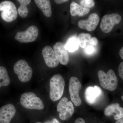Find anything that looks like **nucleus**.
Here are the masks:
<instances>
[{
  "instance_id": "1",
  "label": "nucleus",
  "mask_w": 123,
  "mask_h": 123,
  "mask_svg": "<svg viewBox=\"0 0 123 123\" xmlns=\"http://www.w3.org/2000/svg\"><path fill=\"white\" fill-rule=\"evenodd\" d=\"M65 82L63 78L59 74H55L50 81V97L54 102L59 100L63 96Z\"/></svg>"
},
{
  "instance_id": "2",
  "label": "nucleus",
  "mask_w": 123,
  "mask_h": 123,
  "mask_svg": "<svg viewBox=\"0 0 123 123\" xmlns=\"http://www.w3.org/2000/svg\"><path fill=\"white\" fill-rule=\"evenodd\" d=\"M20 103L23 107L29 110H42L44 108L42 99L32 92L23 94L20 98Z\"/></svg>"
},
{
  "instance_id": "3",
  "label": "nucleus",
  "mask_w": 123,
  "mask_h": 123,
  "mask_svg": "<svg viewBox=\"0 0 123 123\" xmlns=\"http://www.w3.org/2000/svg\"><path fill=\"white\" fill-rule=\"evenodd\" d=\"M100 85L104 89L110 91L116 89L118 85V79L114 71L110 69L106 73L102 70L98 73Z\"/></svg>"
},
{
  "instance_id": "4",
  "label": "nucleus",
  "mask_w": 123,
  "mask_h": 123,
  "mask_svg": "<svg viewBox=\"0 0 123 123\" xmlns=\"http://www.w3.org/2000/svg\"><path fill=\"white\" fill-rule=\"evenodd\" d=\"M13 70L18 79L22 82H27L31 79L33 70L24 60H20L17 62L13 66Z\"/></svg>"
},
{
  "instance_id": "5",
  "label": "nucleus",
  "mask_w": 123,
  "mask_h": 123,
  "mask_svg": "<svg viewBox=\"0 0 123 123\" xmlns=\"http://www.w3.org/2000/svg\"><path fill=\"white\" fill-rule=\"evenodd\" d=\"M0 11L2 20L6 22H12L17 18V8L13 2L10 1H4L1 2Z\"/></svg>"
},
{
  "instance_id": "6",
  "label": "nucleus",
  "mask_w": 123,
  "mask_h": 123,
  "mask_svg": "<svg viewBox=\"0 0 123 123\" xmlns=\"http://www.w3.org/2000/svg\"><path fill=\"white\" fill-rule=\"evenodd\" d=\"M57 111L59 117L62 120H66L72 116L74 112V108L72 103L69 101L66 97L62 98L57 106Z\"/></svg>"
},
{
  "instance_id": "7",
  "label": "nucleus",
  "mask_w": 123,
  "mask_h": 123,
  "mask_svg": "<svg viewBox=\"0 0 123 123\" xmlns=\"http://www.w3.org/2000/svg\"><path fill=\"white\" fill-rule=\"evenodd\" d=\"M122 18L118 14L114 13L104 15L101 20L100 27L101 30L106 33H110L115 25L119 24Z\"/></svg>"
},
{
  "instance_id": "8",
  "label": "nucleus",
  "mask_w": 123,
  "mask_h": 123,
  "mask_svg": "<svg viewBox=\"0 0 123 123\" xmlns=\"http://www.w3.org/2000/svg\"><path fill=\"white\" fill-rule=\"evenodd\" d=\"M39 31L34 25L29 27L26 30L17 33L14 39L22 43H29L34 42L37 38Z\"/></svg>"
},
{
  "instance_id": "9",
  "label": "nucleus",
  "mask_w": 123,
  "mask_h": 123,
  "mask_svg": "<svg viewBox=\"0 0 123 123\" xmlns=\"http://www.w3.org/2000/svg\"><path fill=\"white\" fill-rule=\"evenodd\" d=\"M81 85L78 79L75 77L70 78L69 81V92L70 99L75 106H78L81 104L79 92Z\"/></svg>"
},
{
  "instance_id": "10",
  "label": "nucleus",
  "mask_w": 123,
  "mask_h": 123,
  "mask_svg": "<svg viewBox=\"0 0 123 123\" xmlns=\"http://www.w3.org/2000/svg\"><path fill=\"white\" fill-rule=\"evenodd\" d=\"M42 55L45 63L48 67L55 68L59 65V60L55 51L50 46H47L43 49Z\"/></svg>"
},
{
  "instance_id": "11",
  "label": "nucleus",
  "mask_w": 123,
  "mask_h": 123,
  "mask_svg": "<svg viewBox=\"0 0 123 123\" xmlns=\"http://www.w3.org/2000/svg\"><path fill=\"white\" fill-rule=\"evenodd\" d=\"M99 21V18L98 15L97 13H93L90 14L86 20L79 21L78 25L80 29L91 31L95 30Z\"/></svg>"
},
{
  "instance_id": "12",
  "label": "nucleus",
  "mask_w": 123,
  "mask_h": 123,
  "mask_svg": "<svg viewBox=\"0 0 123 123\" xmlns=\"http://www.w3.org/2000/svg\"><path fill=\"white\" fill-rule=\"evenodd\" d=\"M102 95L101 88L98 86H88L85 92V98L89 104H94L100 98Z\"/></svg>"
},
{
  "instance_id": "13",
  "label": "nucleus",
  "mask_w": 123,
  "mask_h": 123,
  "mask_svg": "<svg viewBox=\"0 0 123 123\" xmlns=\"http://www.w3.org/2000/svg\"><path fill=\"white\" fill-rule=\"evenodd\" d=\"M16 109L11 104L2 106L0 108V123H10L15 115Z\"/></svg>"
},
{
  "instance_id": "14",
  "label": "nucleus",
  "mask_w": 123,
  "mask_h": 123,
  "mask_svg": "<svg viewBox=\"0 0 123 123\" xmlns=\"http://www.w3.org/2000/svg\"><path fill=\"white\" fill-rule=\"evenodd\" d=\"M53 48L60 64L63 65L68 64L69 61V55L68 51L65 47L64 44L61 42H57L53 46Z\"/></svg>"
},
{
  "instance_id": "15",
  "label": "nucleus",
  "mask_w": 123,
  "mask_h": 123,
  "mask_svg": "<svg viewBox=\"0 0 123 123\" xmlns=\"http://www.w3.org/2000/svg\"><path fill=\"white\" fill-rule=\"evenodd\" d=\"M104 114L106 116H113L114 119L118 120L123 118V108L119 103L112 104L106 107Z\"/></svg>"
},
{
  "instance_id": "16",
  "label": "nucleus",
  "mask_w": 123,
  "mask_h": 123,
  "mask_svg": "<svg viewBox=\"0 0 123 123\" xmlns=\"http://www.w3.org/2000/svg\"><path fill=\"white\" fill-rule=\"evenodd\" d=\"M70 12L71 15L73 17L78 15L82 17L89 12L90 10L75 2H73L70 5Z\"/></svg>"
},
{
  "instance_id": "17",
  "label": "nucleus",
  "mask_w": 123,
  "mask_h": 123,
  "mask_svg": "<svg viewBox=\"0 0 123 123\" xmlns=\"http://www.w3.org/2000/svg\"><path fill=\"white\" fill-rule=\"evenodd\" d=\"M34 2L44 15L48 18L50 17L52 12L50 0H35Z\"/></svg>"
},
{
  "instance_id": "18",
  "label": "nucleus",
  "mask_w": 123,
  "mask_h": 123,
  "mask_svg": "<svg viewBox=\"0 0 123 123\" xmlns=\"http://www.w3.org/2000/svg\"><path fill=\"white\" fill-rule=\"evenodd\" d=\"M65 47L68 51L73 52L78 50L79 46L78 37L76 35L70 36L64 44Z\"/></svg>"
},
{
  "instance_id": "19",
  "label": "nucleus",
  "mask_w": 123,
  "mask_h": 123,
  "mask_svg": "<svg viewBox=\"0 0 123 123\" xmlns=\"http://www.w3.org/2000/svg\"><path fill=\"white\" fill-rule=\"evenodd\" d=\"M20 5L18 9V12L22 18L26 17L29 12V10L27 5L31 3V0H18Z\"/></svg>"
},
{
  "instance_id": "20",
  "label": "nucleus",
  "mask_w": 123,
  "mask_h": 123,
  "mask_svg": "<svg viewBox=\"0 0 123 123\" xmlns=\"http://www.w3.org/2000/svg\"><path fill=\"white\" fill-rule=\"evenodd\" d=\"M10 79L7 69L3 66L0 67V87L1 86H7L10 83Z\"/></svg>"
},
{
  "instance_id": "21",
  "label": "nucleus",
  "mask_w": 123,
  "mask_h": 123,
  "mask_svg": "<svg viewBox=\"0 0 123 123\" xmlns=\"http://www.w3.org/2000/svg\"><path fill=\"white\" fill-rule=\"evenodd\" d=\"M78 41L79 46L82 48L85 49L89 43L91 38V35L88 33H80L78 35Z\"/></svg>"
},
{
  "instance_id": "22",
  "label": "nucleus",
  "mask_w": 123,
  "mask_h": 123,
  "mask_svg": "<svg viewBox=\"0 0 123 123\" xmlns=\"http://www.w3.org/2000/svg\"><path fill=\"white\" fill-rule=\"evenodd\" d=\"M80 4L82 6L89 8L93 7L95 3L93 0H81Z\"/></svg>"
},
{
  "instance_id": "23",
  "label": "nucleus",
  "mask_w": 123,
  "mask_h": 123,
  "mask_svg": "<svg viewBox=\"0 0 123 123\" xmlns=\"http://www.w3.org/2000/svg\"><path fill=\"white\" fill-rule=\"evenodd\" d=\"M95 51V48L94 46L90 44H88L85 48L84 52L86 55H92L94 53Z\"/></svg>"
},
{
  "instance_id": "24",
  "label": "nucleus",
  "mask_w": 123,
  "mask_h": 123,
  "mask_svg": "<svg viewBox=\"0 0 123 123\" xmlns=\"http://www.w3.org/2000/svg\"><path fill=\"white\" fill-rule=\"evenodd\" d=\"M118 73L120 77L123 80V62H121L119 65Z\"/></svg>"
},
{
  "instance_id": "25",
  "label": "nucleus",
  "mask_w": 123,
  "mask_h": 123,
  "mask_svg": "<svg viewBox=\"0 0 123 123\" xmlns=\"http://www.w3.org/2000/svg\"><path fill=\"white\" fill-rule=\"evenodd\" d=\"M98 40L95 37L91 38L89 42V44L93 46H96L98 44Z\"/></svg>"
},
{
  "instance_id": "26",
  "label": "nucleus",
  "mask_w": 123,
  "mask_h": 123,
  "mask_svg": "<svg viewBox=\"0 0 123 123\" xmlns=\"http://www.w3.org/2000/svg\"><path fill=\"white\" fill-rule=\"evenodd\" d=\"M75 123H86L84 120L82 118H79L75 121Z\"/></svg>"
},
{
  "instance_id": "27",
  "label": "nucleus",
  "mask_w": 123,
  "mask_h": 123,
  "mask_svg": "<svg viewBox=\"0 0 123 123\" xmlns=\"http://www.w3.org/2000/svg\"><path fill=\"white\" fill-rule=\"evenodd\" d=\"M68 1V0H55V1L58 4H61L64 2Z\"/></svg>"
},
{
  "instance_id": "28",
  "label": "nucleus",
  "mask_w": 123,
  "mask_h": 123,
  "mask_svg": "<svg viewBox=\"0 0 123 123\" xmlns=\"http://www.w3.org/2000/svg\"><path fill=\"white\" fill-rule=\"evenodd\" d=\"M119 55L121 59L123 60V47L120 50Z\"/></svg>"
},
{
  "instance_id": "29",
  "label": "nucleus",
  "mask_w": 123,
  "mask_h": 123,
  "mask_svg": "<svg viewBox=\"0 0 123 123\" xmlns=\"http://www.w3.org/2000/svg\"><path fill=\"white\" fill-rule=\"evenodd\" d=\"M59 123V121H58V120H57L56 119H53L52 120V122L51 123Z\"/></svg>"
},
{
  "instance_id": "30",
  "label": "nucleus",
  "mask_w": 123,
  "mask_h": 123,
  "mask_svg": "<svg viewBox=\"0 0 123 123\" xmlns=\"http://www.w3.org/2000/svg\"><path fill=\"white\" fill-rule=\"evenodd\" d=\"M115 123H123V118L117 120Z\"/></svg>"
},
{
  "instance_id": "31",
  "label": "nucleus",
  "mask_w": 123,
  "mask_h": 123,
  "mask_svg": "<svg viewBox=\"0 0 123 123\" xmlns=\"http://www.w3.org/2000/svg\"><path fill=\"white\" fill-rule=\"evenodd\" d=\"M121 99H122V100H123V95H122V96H121Z\"/></svg>"
},
{
  "instance_id": "32",
  "label": "nucleus",
  "mask_w": 123,
  "mask_h": 123,
  "mask_svg": "<svg viewBox=\"0 0 123 123\" xmlns=\"http://www.w3.org/2000/svg\"></svg>"
}]
</instances>
